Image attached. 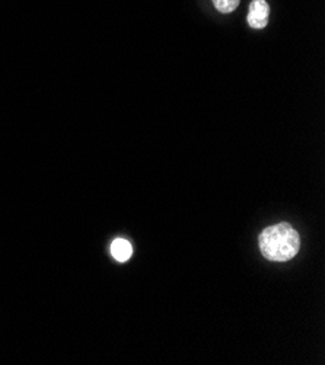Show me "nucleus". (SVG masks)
Wrapping results in <instances>:
<instances>
[{"label": "nucleus", "instance_id": "1", "mask_svg": "<svg viewBox=\"0 0 325 365\" xmlns=\"http://www.w3.org/2000/svg\"><path fill=\"white\" fill-rule=\"evenodd\" d=\"M259 242L264 258L273 262L291 261L301 247V237L289 223H279L264 229Z\"/></svg>", "mask_w": 325, "mask_h": 365}, {"label": "nucleus", "instance_id": "2", "mask_svg": "<svg viewBox=\"0 0 325 365\" xmlns=\"http://www.w3.org/2000/svg\"><path fill=\"white\" fill-rule=\"evenodd\" d=\"M269 14H270V8H269L266 0H254V2L251 4L249 12H248L249 26L256 28V29L266 28L267 22H269Z\"/></svg>", "mask_w": 325, "mask_h": 365}, {"label": "nucleus", "instance_id": "3", "mask_svg": "<svg viewBox=\"0 0 325 365\" xmlns=\"http://www.w3.org/2000/svg\"><path fill=\"white\" fill-rule=\"evenodd\" d=\"M111 255L116 261L127 262L133 255V247L126 239H116L111 245Z\"/></svg>", "mask_w": 325, "mask_h": 365}, {"label": "nucleus", "instance_id": "4", "mask_svg": "<svg viewBox=\"0 0 325 365\" xmlns=\"http://www.w3.org/2000/svg\"><path fill=\"white\" fill-rule=\"evenodd\" d=\"M211 2L222 14H231L239 6V0H211Z\"/></svg>", "mask_w": 325, "mask_h": 365}]
</instances>
